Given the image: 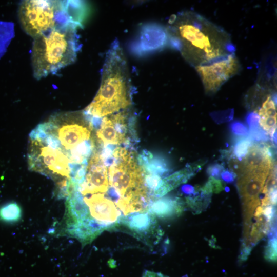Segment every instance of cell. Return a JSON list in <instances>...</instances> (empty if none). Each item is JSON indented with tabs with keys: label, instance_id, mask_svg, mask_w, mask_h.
<instances>
[{
	"label": "cell",
	"instance_id": "3957f363",
	"mask_svg": "<svg viewBox=\"0 0 277 277\" xmlns=\"http://www.w3.org/2000/svg\"><path fill=\"white\" fill-rule=\"evenodd\" d=\"M108 174L109 185L118 196L125 217L148 210L153 192L146 171L133 152L124 147L115 148Z\"/></svg>",
	"mask_w": 277,
	"mask_h": 277
},
{
	"label": "cell",
	"instance_id": "44dd1931",
	"mask_svg": "<svg viewBox=\"0 0 277 277\" xmlns=\"http://www.w3.org/2000/svg\"><path fill=\"white\" fill-rule=\"evenodd\" d=\"M223 169V167L219 164H214L208 167L207 172L211 175H219Z\"/></svg>",
	"mask_w": 277,
	"mask_h": 277
},
{
	"label": "cell",
	"instance_id": "e0dca14e",
	"mask_svg": "<svg viewBox=\"0 0 277 277\" xmlns=\"http://www.w3.org/2000/svg\"><path fill=\"white\" fill-rule=\"evenodd\" d=\"M250 138H240L236 140L233 148V156L239 160L243 159L252 145Z\"/></svg>",
	"mask_w": 277,
	"mask_h": 277
},
{
	"label": "cell",
	"instance_id": "277c9868",
	"mask_svg": "<svg viewBox=\"0 0 277 277\" xmlns=\"http://www.w3.org/2000/svg\"><path fill=\"white\" fill-rule=\"evenodd\" d=\"M80 23L58 25L33 39L31 60L34 77L39 80L73 63L80 50Z\"/></svg>",
	"mask_w": 277,
	"mask_h": 277
},
{
	"label": "cell",
	"instance_id": "7402d4cb",
	"mask_svg": "<svg viewBox=\"0 0 277 277\" xmlns=\"http://www.w3.org/2000/svg\"><path fill=\"white\" fill-rule=\"evenodd\" d=\"M143 277H168V276L165 275L161 273L154 272L152 271H150L149 270H146L144 273Z\"/></svg>",
	"mask_w": 277,
	"mask_h": 277
},
{
	"label": "cell",
	"instance_id": "d6986e66",
	"mask_svg": "<svg viewBox=\"0 0 277 277\" xmlns=\"http://www.w3.org/2000/svg\"><path fill=\"white\" fill-rule=\"evenodd\" d=\"M230 128L233 133L238 136H245L248 133L246 126L239 121L231 123Z\"/></svg>",
	"mask_w": 277,
	"mask_h": 277
},
{
	"label": "cell",
	"instance_id": "5bb4252c",
	"mask_svg": "<svg viewBox=\"0 0 277 277\" xmlns=\"http://www.w3.org/2000/svg\"><path fill=\"white\" fill-rule=\"evenodd\" d=\"M200 167L199 165H196L193 168L189 166L161 181L158 187L153 193V196L161 197L181 184L186 182Z\"/></svg>",
	"mask_w": 277,
	"mask_h": 277
},
{
	"label": "cell",
	"instance_id": "ffe728a7",
	"mask_svg": "<svg viewBox=\"0 0 277 277\" xmlns=\"http://www.w3.org/2000/svg\"><path fill=\"white\" fill-rule=\"evenodd\" d=\"M259 122V117L255 112L249 113L247 117V122L249 126L250 130L258 128Z\"/></svg>",
	"mask_w": 277,
	"mask_h": 277
},
{
	"label": "cell",
	"instance_id": "8992f818",
	"mask_svg": "<svg viewBox=\"0 0 277 277\" xmlns=\"http://www.w3.org/2000/svg\"><path fill=\"white\" fill-rule=\"evenodd\" d=\"M70 1L26 0L18 8L24 31L33 39L69 21L81 23L70 13Z\"/></svg>",
	"mask_w": 277,
	"mask_h": 277
},
{
	"label": "cell",
	"instance_id": "7c38bea8",
	"mask_svg": "<svg viewBox=\"0 0 277 277\" xmlns=\"http://www.w3.org/2000/svg\"><path fill=\"white\" fill-rule=\"evenodd\" d=\"M156 221V217L147 211L129 215L123 220L121 225L129 229L135 236L145 241L155 232Z\"/></svg>",
	"mask_w": 277,
	"mask_h": 277
},
{
	"label": "cell",
	"instance_id": "9c48e42d",
	"mask_svg": "<svg viewBox=\"0 0 277 277\" xmlns=\"http://www.w3.org/2000/svg\"><path fill=\"white\" fill-rule=\"evenodd\" d=\"M127 109L103 117L96 135L104 146L121 145L126 142Z\"/></svg>",
	"mask_w": 277,
	"mask_h": 277
},
{
	"label": "cell",
	"instance_id": "6da1fadb",
	"mask_svg": "<svg viewBox=\"0 0 277 277\" xmlns=\"http://www.w3.org/2000/svg\"><path fill=\"white\" fill-rule=\"evenodd\" d=\"M166 31L171 46L194 68L234 53L230 35L193 12L173 15Z\"/></svg>",
	"mask_w": 277,
	"mask_h": 277
},
{
	"label": "cell",
	"instance_id": "7a4b0ae2",
	"mask_svg": "<svg viewBox=\"0 0 277 277\" xmlns=\"http://www.w3.org/2000/svg\"><path fill=\"white\" fill-rule=\"evenodd\" d=\"M126 57L118 41L107 51L96 95L83 110L91 120L128 109L132 104L131 80Z\"/></svg>",
	"mask_w": 277,
	"mask_h": 277
},
{
	"label": "cell",
	"instance_id": "ba28073f",
	"mask_svg": "<svg viewBox=\"0 0 277 277\" xmlns=\"http://www.w3.org/2000/svg\"><path fill=\"white\" fill-rule=\"evenodd\" d=\"M241 64L235 53L195 67L200 76L205 91L216 92L222 85L240 71Z\"/></svg>",
	"mask_w": 277,
	"mask_h": 277
},
{
	"label": "cell",
	"instance_id": "2e32d148",
	"mask_svg": "<svg viewBox=\"0 0 277 277\" xmlns=\"http://www.w3.org/2000/svg\"><path fill=\"white\" fill-rule=\"evenodd\" d=\"M22 209L15 202L6 203L0 206V221L6 223L18 222L22 217Z\"/></svg>",
	"mask_w": 277,
	"mask_h": 277
},
{
	"label": "cell",
	"instance_id": "52a82bcc",
	"mask_svg": "<svg viewBox=\"0 0 277 277\" xmlns=\"http://www.w3.org/2000/svg\"><path fill=\"white\" fill-rule=\"evenodd\" d=\"M109 187L106 163L102 154L94 152L88 163L84 176L80 181L71 183L70 192L75 191L82 196L103 194L109 199Z\"/></svg>",
	"mask_w": 277,
	"mask_h": 277
},
{
	"label": "cell",
	"instance_id": "5b68a950",
	"mask_svg": "<svg viewBox=\"0 0 277 277\" xmlns=\"http://www.w3.org/2000/svg\"><path fill=\"white\" fill-rule=\"evenodd\" d=\"M88 119L84 111L60 112L52 115L47 122L38 125L55 139L54 149H58L70 160L72 170L87 164L92 152L91 131L85 122Z\"/></svg>",
	"mask_w": 277,
	"mask_h": 277
},
{
	"label": "cell",
	"instance_id": "603a6c76",
	"mask_svg": "<svg viewBox=\"0 0 277 277\" xmlns=\"http://www.w3.org/2000/svg\"><path fill=\"white\" fill-rule=\"evenodd\" d=\"M222 177L225 179L229 180L232 179V175L228 171H225L222 174Z\"/></svg>",
	"mask_w": 277,
	"mask_h": 277
},
{
	"label": "cell",
	"instance_id": "9a60e30c",
	"mask_svg": "<svg viewBox=\"0 0 277 277\" xmlns=\"http://www.w3.org/2000/svg\"><path fill=\"white\" fill-rule=\"evenodd\" d=\"M180 210L179 204L176 201L169 199H162L151 203L148 211L155 217H165Z\"/></svg>",
	"mask_w": 277,
	"mask_h": 277
},
{
	"label": "cell",
	"instance_id": "4fadbf2b",
	"mask_svg": "<svg viewBox=\"0 0 277 277\" xmlns=\"http://www.w3.org/2000/svg\"><path fill=\"white\" fill-rule=\"evenodd\" d=\"M259 117V124L271 137L276 129V108L275 95L268 93L262 105H258L254 111Z\"/></svg>",
	"mask_w": 277,
	"mask_h": 277
},
{
	"label": "cell",
	"instance_id": "8fae6325",
	"mask_svg": "<svg viewBox=\"0 0 277 277\" xmlns=\"http://www.w3.org/2000/svg\"><path fill=\"white\" fill-rule=\"evenodd\" d=\"M273 164L269 146L261 144L252 145L241 162L234 166L241 174L254 169L271 167Z\"/></svg>",
	"mask_w": 277,
	"mask_h": 277
},
{
	"label": "cell",
	"instance_id": "ac0fdd59",
	"mask_svg": "<svg viewBox=\"0 0 277 277\" xmlns=\"http://www.w3.org/2000/svg\"><path fill=\"white\" fill-rule=\"evenodd\" d=\"M203 190L206 193L220 191L222 190L221 182L220 181L211 177L208 183H207L204 187Z\"/></svg>",
	"mask_w": 277,
	"mask_h": 277
},
{
	"label": "cell",
	"instance_id": "30bf717a",
	"mask_svg": "<svg viewBox=\"0 0 277 277\" xmlns=\"http://www.w3.org/2000/svg\"><path fill=\"white\" fill-rule=\"evenodd\" d=\"M272 166L254 169L241 174L238 188L247 205H254L258 203V196Z\"/></svg>",
	"mask_w": 277,
	"mask_h": 277
}]
</instances>
